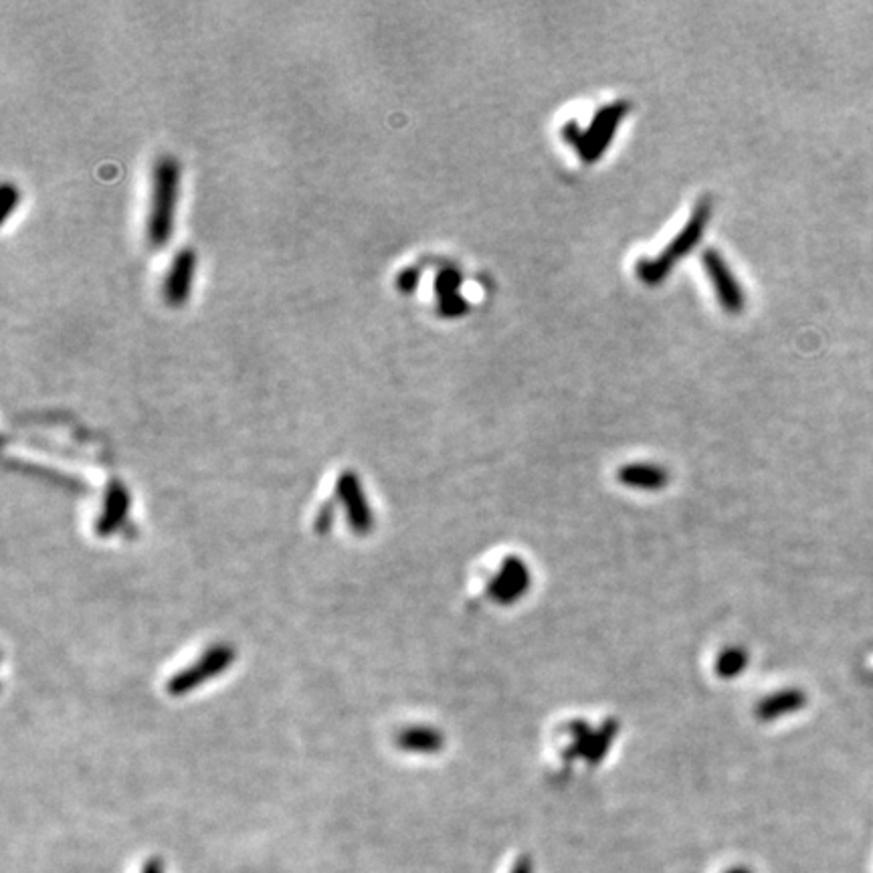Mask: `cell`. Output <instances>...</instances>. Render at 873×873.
Segmentation results:
<instances>
[{
    "label": "cell",
    "instance_id": "9",
    "mask_svg": "<svg viewBox=\"0 0 873 873\" xmlns=\"http://www.w3.org/2000/svg\"><path fill=\"white\" fill-rule=\"evenodd\" d=\"M417 283H419L417 269H405V271H401V275L397 279V285H399V289L403 291V294H413Z\"/></svg>",
    "mask_w": 873,
    "mask_h": 873
},
{
    "label": "cell",
    "instance_id": "2",
    "mask_svg": "<svg viewBox=\"0 0 873 873\" xmlns=\"http://www.w3.org/2000/svg\"><path fill=\"white\" fill-rule=\"evenodd\" d=\"M710 215H712V207H710V203H708V201H702V203L694 209V215H692V219L688 221V225L684 227V231L679 233V235L671 241V245L667 247L665 253H661V255L655 257V259H643V261L637 263V275H639V279H641L643 283H647V285H657V283H661V281L667 277V273L673 269V265H675L679 259H682L684 255H688V253H690V251L700 243V239H702V235H704V229H706V225H708Z\"/></svg>",
    "mask_w": 873,
    "mask_h": 873
},
{
    "label": "cell",
    "instance_id": "8",
    "mask_svg": "<svg viewBox=\"0 0 873 873\" xmlns=\"http://www.w3.org/2000/svg\"><path fill=\"white\" fill-rule=\"evenodd\" d=\"M3 192H5V197H3V221H7L9 215L15 211V207L19 205L21 197H19V190L13 184H5Z\"/></svg>",
    "mask_w": 873,
    "mask_h": 873
},
{
    "label": "cell",
    "instance_id": "1",
    "mask_svg": "<svg viewBox=\"0 0 873 873\" xmlns=\"http://www.w3.org/2000/svg\"><path fill=\"white\" fill-rule=\"evenodd\" d=\"M180 190V166L172 158H160L154 168L152 184V203L148 217V241L152 247L160 249L172 237L174 211Z\"/></svg>",
    "mask_w": 873,
    "mask_h": 873
},
{
    "label": "cell",
    "instance_id": "6",
    "mask_svg": "<svg viewBox=\"0 0 873 873\" xmlns=\"http://www.w3.org/2000/svg\"><path fill=\"white\" fill-rule=\"evenodd\" d=\"M459 285H461V275L457 269H451V267L443 269L435 279V289H437L439 298H447V296L457 294Z\"/></svg>",
    "mask_w": 873,
    "mask_h": 873
},
{
    "label": "cell",
    "instance_id": "7",
    "mask_svg": "<svg viewBox=\"0 0 873 873\" xmlns=\"http://www.w3.org/2000/svg\"><path fill=\"white\" fill-rule=\"evenodd\" d=\"M467 312V302L459 296H447V298H439V314L445 318H459Z\"/></svg>",
    "mask_w": 873,
    "mask_h": 873
},
{
    "label": "cell",
    "instance_id": "4",
    "mask_svg": "<svg viewBox=\"0 0 873 873\" xmlns=\"http://www.w3.org/2000/svg\"><path fill=\"white\" fill-rule=\"evenodd\" d=\"M704 267L716 287V296L722 304V308L730 314H740L744 308V294L738 285V281L734 279L732 271L728 269L726 261L722 259V255L714 249L704 253Z\"/></svg>",
    "mask_w": 873,
    "mask_h": 873
},
{
    "label": "cell",
    "instance_id": "3",
    "mask_svg": "<svg viewBox=\"0 0 873 873\" xmlns=\"http://www.w3.org/2000/svg\"><path fill=\"white\" fill-rule=\"evenodd\" d=\"M627 112H629V104L627 102L611 104V106L603 108L595 116V120H593V124L589 126L587 132H582L576 122L564 124L562 126V138L566 142H570L578 150L582 160H585L587 164H593L609 148V144H611V140H613V136L617 132V126L621 124V120L625 118Z\"/></svg>",
    "mask_w": 873,
    "mask_h": 873
},
{
    "label": "cell",
    "instance_id": "5",
    "mask_svg": "<svg viewBox=\"0 0 873 873\" xmlns=\"http://www.w3.org/2000/svg\"><path fill=\"white\" fill-rule=\"evenodd\" d=\"M194 271H197V255H194V251L182 249L180 253H176L164 281V298L170 306L178 308L188 300Z\"/></svg>",
    "mask_w": 873,
    "mask_h": 873
}]
</instances>
